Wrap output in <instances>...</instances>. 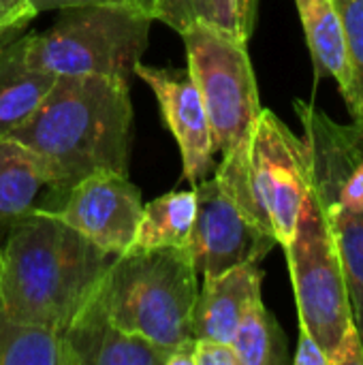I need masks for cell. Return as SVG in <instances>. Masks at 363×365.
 <instances>
[{
  "label": "cell",
  "instance_id": "8992f818",
  "mask_svg": "<svg viewBox=\"0 0 363 365\" xmlns=\"http://www.w3.org/2000/svg\"><path fill=\"white\" fill-rule=\"evenodd\" d=\"M154 17L120 4L60 9L45 32L28 34L32 64L62 77H118L131 81L148 47Z\"/></svg>",
  "mask_w": 363,
  "mask_h": 365
},
{
  "label": "cell",
  "instance_id": "8fae6325",
  "mask_svg": "<svg viewBox=\"0 0 363 365\" xmlns=\"http://www.w3.org/2000/svg\"><path fill=\"white\" fill-rule=\"evenodd\" d=\"M135 75L154 92L163 120L180 145L184 180L201 182L214 167V139L199 88L188 68H156L137 64Z\"/></svg>",
  "mask_w": 363,
  "mask_h": 365
},
{
  "label": "cell",
  "instance_id": "5b68a950",
  "mask_svg": "<svg viewBox=\"0 0 363 365\" xmlns=\"http://www.w3.org/2000/svg\"><path fill=\"white\" fill-rule=\"evenodd\" d=\"M285 255L300 325L319 342L327 365H363V344L353 323L340 255L315 186Z\"/></svg>",
  "mask_w": 363,
  "mask_h": 365
},
{
  "label": "cell",
  "instance_id": "7a4b0ae2",
  "mask_svg": "<svg viewBox=\"0 0 363 365\" xmlns=\"http://www.w3.org/2000/svg\"><path fill=\"white\" fill-rule=\"evenodd\" d=\"M111 259L51 210L32 207L11 222L0 302L15 319L60 334L94 297Z\"/></svg>",
  "mask_w": 363,
  "mask_h": 365
},
{
  "label": "cell",
  "instance_id": "ffe728a7",
  "mask_svg": "<svg viewBox=\"0 0 363 365\" xmlns=\"http://www.w3.org/2000/svg\"><path fill=\"white\" fill-rule=\"evenodd\" d=\"M0 365H62L60 338L15 319L0 302Z\"/></svg>",
  "mask_w": 363,
  "mask_h": 365
},
{
  "label": "cell",
  "instance_id": "9c48e42d",
  "mask_svg": "<svg viewBox=\"0 0 363 365\" xmlns=\"http://www.w3.org/2000/svg\"><path fill=\"white\" fill-rule=\"evenodd\" d=\"M312 158V186L325 214H363V120L340 124L295 101Z\"/></svg>",
  "mask_w": 363,
  "mask_h": 365
},
{
  "label": "cell",
  "instance_id": "cb8c5ba5",
  "mask_svg": "<svg viewBox=\"0 0 363 365\" xmlns=\"http://www.w3.org/2000/svg\"><path fill=\"white\" fill-rule=\"evenodd\" d=\"M36 15L30 0H0V38L19 32Z\"/></svg>",
  "mask_w": 363,
  "mask_h": 365
},
{
  "label": "cell",
  "instance_id": "52a82bcc",
  "mask_svg": "<svg viewBox=\"0 0 363 365\" xmlns=\"http://www.w3.org/2000/svg\"><path fill=\"white\" fill-rule=\"evenodd\" d=\"M180 36L186 47V68L210 120L214 150L225 154L248 139L263 109L248 43L208 26H193Z\"/></svg>",
  "mask_w": 363,
  "mask_h": 365
},
{
  "label": "cell",
  "instance_id": "3957f363",
  "mask_svg": "<svg viewBox=\"0 0 363 365\" xmlns=\"http://www.w3.org/2000/svg\"><path fill=\"white\" fill-rule=\"evenodd\" d=\"M214 178L285 248L312 192L308 141L297 137L272 109H261L248 139L223 154Z\"/></svg>",
  "mask_w": 363,
  "mask_h": 365
},
{
  "label": "cell",
  "instance_id": "7c38bea8",
  "mask_svg": "<svg viewBox=\"0 0 363 365\" xmlns=\"http://www.w3.org/2000/svg\"><path fill=\"white\" fill-rule=\"evenodd\" d=\"M62 365H167L169 351L116 325L94 297L58 334Z\"/></svg>",
  "mask_w": 363,
  "mask_h": 365
},
{
  "label": "cell",
  "instance_id": "4fadbf2b",
  "mask_svg": "<svg viewBox=\"0 0 363 365\" xmlns=\"http://www.w3.org/2000/svg\"><path fill=\"white\" fill-rule=\"evenodd\" d=\"M261 284L263 272L259 263H244L225 274L203 278L190 312V336L231 344L246 308L261 297Z\"/></svg>",
  "mask_w": 363,
  "mask_h": 365
},
{
  "label": "cell",
  "instance_id": "d4e9b609",
  "mask_svg": "<svg viewBox=\"0 0 363 365\" xmlns=\"http://www.w3.org/2000/svg\"><path fill=\"white\" fill-rule=\"evenodd\" d=\"M36 13L43 11H60L64 6H77V4H120L139 9L152 15V0H30Z\"/></svg>",
  "mask_w": 363,
  "mask_h": 365
},
{
  "label": "cell",
  "instance_id": "6da1fadb",
  "mask_svg": "<svg viewBox=\"0 0 363 365\" xmlns=\"http://www.w3.org/2000/svg\"><path fill=\"white\" fill-rule=\"evenodd\" d=\"M6 137L41 160L56 192H66L96 173L128 175L131 81L94 75L56 77L39 109Z\"/></svg>",
  "mask_w": 363,
  "mask_h": 365
},
{
  "label": "cell",
  "instance_id": "9a60e30c",
  "mask_svg": "<svg viewBox=\"0 0 363 365\" xmlns=\"http://www.w3.org/2000/svg\"><path fill=\"white\" fill-rule=\"evenodd\" d=\"M259 0H152V17L178 34L208 26L235 41L248 43L257 24Z\"/></svg>",
  "mask_w": 363,
  "mask_h": 365
},
{
  "label": "cell",
  "instance_id": "484cf974",
  "mask_svg": "<svg viewBox=\"0 0 363 365\" xmlns=\"http://www.w3.org/2000/svg\"><path fill=\"white\" fill-rule=\"evenodd\" d=\"M295 365H327V357L319 342L300 325V338H297V351L295 357L291 359Z\"/></svg>",
  "mask_w": 363,
  "mask_h": 365
},
{
  "label": "cell",
  "instance_id": "603a6c76",
  "mask_svg": "<svg viewBox=\"0 0 363 365\" xmlns=\"http://www.w3.org/2000/svg\"><path fill=\"white\" fill-rule=\"evenodd\" d=\"M190 365H240V359L229 342L193 338Z\"/></svg>",
  "mask_w": 363,
  "mask_h": 365
},
{
  "label": "cell",
  "instance_id": "5bb4252c",
  "mask_svg": "<svg viewBox=\"0 0 363 365\" xmlns=\"http://www.w3.org/2000/svg\"><path fill=\"white\" fill-rule=\"evenodd\" d=\"M56 75L32 64L28 34L0 41V135L19 128L49 94Z\"/></svg>",
  "mask_w": 363,
  "mask_h": 365
},
{
  "label": "cell",
  "instance_id": "4316f807",
  "mask_svg": "<svg viewBox=\"0 0 363 365\" xmlns=\"http://www.w3.org/2000/svg\"><path fill=\"white\" fill-rule=\"evenodd\" d=\"M0 267H2V246H0Z\"/></svg>",
  "mask_w": 363,
  "mask_h": 365
},
{
  "label": "cell",
  "instance_id": "277c9868",
  "mask_svg": "<svg viewBox=\"0 0 363 365\" xmlns=\"http://www.w3.org/2000/svg\"><path fill=\"white\" fill-rule=\"evenodd\" d=\"M199 274L188 248L124 252L111 259L98 287L109 319L167 351L190 340Z\"/></svg>",
  "mask_w": 363,
  "mask_h": 365
},
{
  "label": "cell",
  "instance_id": "ac0fdd59",
  "mask_svg": "<svg viewBox=\"0 0 363 365\" xmlns=\"http://www.w3.org/2000/svg\"><path fill=\"white\" fill-rule=\"evenodd\" d=\"M49 178L41 160L19 141L0 135V222H13L36 207Z\"/></svg>",
  "mask_w": 363,
  "mask_h": 365
},
{
  "label": "cell",
  "instance_id": "2e32d148",
  "mask_svg": "<svg viewBox=\"0 0 363 365\" xmlns=\"http://www.w3.org/2000/svg\"><path fill=\"white\" fill-rule=\"evenodd\" d=\"M295 4L312 56L317 81L323 77L336 79L344 96L351 88V68L344 26L336 0H295Z\"/></svg>",
  "mask_w": 363,
  "mask_h": 365
},
{
  "label": "cell",
  "instance_id": "30bf717a",
  "mask_svg": "<svg viewBox=\"0 0 363 365\" xmlns=\"http://www.w3.org/2000/svg\"><path fill=\"white\" fill-rule=\"evenodd\" d=\"M51 212L109 257L131 250L141 218V192L120 173L90 175L64 192Z\"/></svg>",
  "mask_w": 363,
  "mask_h": 365
},
{
  "label": "cell",
  "instance_id": "d6986e66",
  "mask_svg": "<svg viewBox=\"0 0 363 365\" xmlns=\"http://www.w3.org/2000/svg\"><path fill=\"white\" fill-rule=\"evenodd\" d=\"M231 346L240 359V365L291 364L287 336L276 317L265 308L261 297L252 299L246 308L233 334Z\"/></svg>",
  "mask_w": 363,
  "mask_h": 365
},
{
  "label": "cell",
  "instance_id": "e0dca14e",
  "mask_svg": "<svg viewBox=\"0 0 363 365\" xmlns=\"http://www.w3.org/2000/svg\"><path fill=\"white\" fill-rule=\"evenodd\" d=\"M197 216V195L193 190L167 192L141 210L137 233L128 252L186 248Z\"/></svg>",
  "mask_w": 363,
  "mask_h": 365
},
{
  "label": "cell",
  "instance_id": "ba28073f",
  "mask_svg": "<svg viewBox=\"0 0 363 365\" xmlns=\"http://www.w3.org/2000/svg\"><path fill=\"white\" fill-rule=\"evenodd\" d=\"M195 195L197 216L186 248L199 276L210 278L244 263H261L278 246L216 178L197 182Z\"/></svg>",
  "mask_w": 363,
  "mask_h": 365
},
{
  "label": "cell",
  "instance_id": "7402d4cb",
  "mask_svg": "<svg viewBox=\"0 0 363 365\" xmlns=\"http://www.w3.org/2000/svg\"><path fill=\"white\" fill-rule=\"evenodd\" d=\"M336 6L344 26L351 68V88L342 98L351 118L363 120V0H336Z\"/></svg>",
  "mask_w": 363,
  "mask_h": 365
},
{
  "label": "cell",
  "instance_id": "44dd1931",
  "mask_svg": "<svg viewBox=\"0 0 363 365\" xmlns=\"http://www.w3.org/2000/svg\"><path fill=\"white\" fill-rule=\"evenodd\" d=\"M342 263L353 323L363 344V214H325Z\"/></svg>",
  "mask_w": 363,
  "mask_h": 365
}]
</instances>
